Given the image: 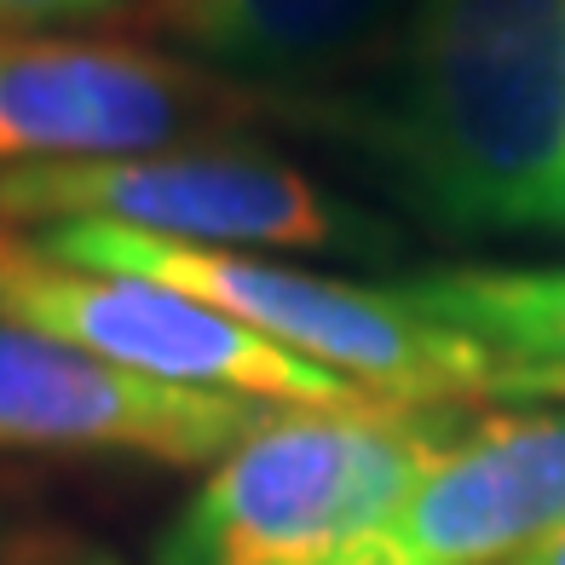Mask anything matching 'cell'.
Listing matches in <instances>:
<instances>
[{
  "label": "cell",
  "instance_id": "6da1fadb",
  "mask_svg": "<svg viewBox=\"0 0 565 565\" xmlns=\"http://www.w3.org/2000/svg\"><path fill=\"white\" fill-rule=\"evenodd\" d=\"M352 134L433 225L565 243V0H416Z\"/></svg>",
  "mask_w": 565,
  "mask_h": 565
},
{
  "label": "cell",
  "instance_id": "7a4b0ae2",
  "mask_svg": "<svg viewBox=\"0 0 565 565\" xmlns=\"http://www.w3.org/2000/svg\"><path fill=\"white\" fill-rule=\"evenodd\" d=\"M461 433L456 404H289L162 531L157 565H335Z\"/></svg>",
  "mask_w": 565,
  "mask_h": 565
},
{
  "label": "cell",
  "instance_id": "3957f363",
  "mask_svg": "<svg viewBox=\"0 0 565 565\" xmlns=\"http://www.w3.org/2000/svg\"><path fill=\"white\" fill-rule=\"evenodd\" d=\"M35 243L58 254V260L145 277L191 295L214 306L220 318L243 323L248 335L295 352L375 398L461 404L491 387V375L502 370L491 347L416 312L398 289H358V282L323 277V271L260 260L248 248L179 243L127 225H46L35 231Z\"/></svg>",
  "mask_w": 565,
  "mask_h": 565
},
{
  "label": "cell",
  "instance_id": "277c9868",
  "mask_svg": "<svg viewBox=\"0 0 565 565\" xmlns=\"http://www.w3.org/2000/svg\"><path fill=\"white\" fill-rule=\"evenodd\" d=\"M0 225H127L209 248H381V231L295 162L185 145L0 173Z\"/></svg>",
  "mask_w": 565,
  "mask_h": 565
},
{
  "label": "cell",
  "instance_id": "5b68a950",
  "mask_svg": "<svg viewBox=\"0 0 565 565\" xmlns=\"http://www.w3.org/2000/svg\"><path fill=\"white\" fill-rule=\"evenodd\" d=\"M0 323L35 329L46 341L93 352L116 370L179 381V387L243 393L266 404H364L375 393L282 352L243 323L220 318L179 289L121 271H93L46 254L18 225H0Z\"/></svg>",
  "mask_w": 565,
  "mask_h": 565
},
{
  "label": "cell",
  "instance_id": "8992f818",
  "mask_svg": "<svg viewBox=\"0 0 565 565\" xmlns=\"http://www.w3.org/2000/svg\"><path fill=\"white\" fill-rule=\"evenodd\" d=\"M254 105L202 64L105 41L0 35V173L185 150L237 134Z\"/></svg>",
  "mask_w": 565,
  "mask_h": 565
},
{
  "label": "cell",
  "instance_id": "52a82bcc",
  "mask_svg": "<svg viewBox=\"0 0 565 565\" xmlns=\"http://www.w3.org/2000/svg\"><path fill=\"white\" fill-rule=\"evenodd\" d=\"M277 409L289 404L134 375L35 329L0 323V445L220 461Z\"/></svg>",
  "mask_w": 565,
  "mask_h": 565
},
{
  "label": "cell",
  "instance_id": "ba28073f",
  "mask_svg": "<svg viewBox=\"0 0 565 565\" xmlns=\"http://www.w3.org/2000/svg\"><path fill=\"white\" fill-rule=\"evenodd\" d=\"M565 525V404L461 422L335 565H502Z\"/></svg>",
  "mask_w": 565,
  "mask_h": 565
},
{
  "label": "cell",
  "instance_id": "9c48e42d",
  "mask_svg": "<svg viewBox=\"0 0 565 565\" xmlns=\"http://www.w3.org/2000/svg\"><path fill=\"white\" fill-rule=\"evenodd\" d=\"M398 0H139V30L243 82H312L387 30Z\"/></svg>",
  "mask_w": 565,
  "mask_h": 565
},
{
  "label": "cell",
  "instance_id": "30bf717a",
  "mask_svg": "<svg viewBox=\"0 0 565 565\" xmlns=\"http://www.w3.org/2000/svg\"><path fill=\"white\" fill-rule=\"evenodd\" d=\"M416 312L439 318L502 364H565V266L543 271H433L393 282Z\"/></svg>",
  "mask_w": 565,
  "mask_h": 565
},
{
  "label": "cell",
  "instance_id": "8fae6325",
  "mask_svg": "<svg viewBox=\"0 0 565 565\" xmlns=\"http://www.w3.org/2000/svg\"><path fill=\"white\" fill-rule=\"evenodd\" d=\"M484 398L508 404H565V364H502Z\"/></svg>",
  "mask_w": 565,
  "mask_h": 565
},
{
  "label": "cell",
  "instance_id": "7c38bea8",
  "mask_svg": "<svg viewBox=\"0 0 565 565\" xmlns=\"http://www.w3.org/2000/svg\"><path fill=\"white\" fill-rule=\"evenodd\" d=\"M116 7V0H0V30H41V23H75Z\"/></svg>",
  "mask_w": 565,
  "mask_h": 565
},
{
  "label": "cell",
  "instance_id": "4fadbf2b",
  "mask_svg": "<svg viewBox=\"0 0 565 565\" xmlns=\"http://www.w3.org/2000/svg\"><path fill=\"white\" fill-rule=\"evenodd\" d=\"M502 565H565V525H559V531H548L543 543H531L525 554L502 559Z\"/></svg>",
  "mask_w": 565,
  "mask_h": 565
},
{
  "label": "cell",
  "instance_id": "5bb4252c",
  "mask_svg": "<svg viewBox=\"0 0 565 565\" xmlns=\"http://www.w3.org/2000/svg\"><path fill=\"white\" fill-rule=\"evenodd\" d=\"M64 565H110V559H98V554H75V559H64Z\"/></svg>",
  "mask_w": 565,
  "mask_h": 565
}]
</instances>
